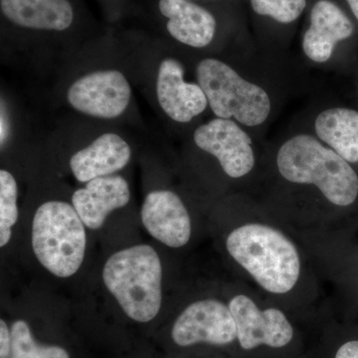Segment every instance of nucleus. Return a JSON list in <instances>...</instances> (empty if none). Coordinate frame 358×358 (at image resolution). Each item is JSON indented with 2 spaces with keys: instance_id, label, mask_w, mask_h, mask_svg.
Instances as JSON below:
<instances>
[{
  "instance_id": "aec40b11",
  "label": "nucleus",
  "mask_w": 358,
  "mask_h": 358,
  "mask_svg": "<svg viewBox=\"0 0 358 358\" xmlns=\"http://www.w3.org/2000/svg\"><path fill=\"white\" fill-rule=\"evenodd\" d=\"M306 6L307 0H251L252 8L257 14L270 16L284 24L298 20Z\"/></svg>"
},
{
  "instance_id": "6ab92c4d",
  "label": "nucleus",
  "mask_w": 358,
  "mask_h": 358,
  "mask_svg": "<svg viewBox=\"0 0 358 358\" xmlns=\"http://www.w3.org/2000/svg\"><path fill=\"white\" fill-rule=\"evenodd\" d=\"M18 185L13 174L0 171V247L10 241L11 230L20 216L17 205Z\"/></svg>"
},
{
  "instance_id": "20e7f679",
  "label": "nucleus",
  "mask_w": 358,
  "mask_h": 358,
  "mask_svg": "<svg viewBox=\"0 0 358 358\" xmlns=\"http://www.w3.org/2000/svg\"><path fill=\"white\" fill-rule=\"evenodd\" d=\"M85 227L72 204L51 200L40 205L32 222V248L37 260L56 277L76 274L86 252Z\"/></svg>"
},
{
  "instance_id": "2eb2a0df",
  "label": "nucleus",
  "mask_w": 358,
  "mask_h": 358,
  "mask_svg": "<svg viewBox=\"0 0 358 358\" xmlns=\"http://www.w3.org/2000/svg\"><path fill=\"white\" fill-rule=\"evenodd\" d=\"M0 10L11 24L34 31H66L75 21L70 0H0Z\"/></svg>"
},
{
  "instance_id": "a211bd4d",
  "label": "nucleus",
  "mask_w": 358,
  "mask_h": 358,
  "mask_svg": "<svg viewBox=\"0 0 358 358\" xmlns=\"http://www.w3.org/2000/svg\"><path fill=\"white\" fill-rule=\"evenodd\" d=\"M10 329V358H71L67 350L61 346L39 345L25 320H16Z\"/></svg>"
},
{
  "instance_id": "f257e3e1",
  "label": "nucleus",
  "mask_w": 358,
  "mask_h": 358,
  "mask_svg": "<svg viewBox=\"0 0 358 358\" xmlns=\"http://www.w3.org/2000/svg\"><path fill=\"white\" fill-rule=\"evenodd\" d=\"M230 256L268 293H289L301 275V259L281 231L263 224H245L228 235Z\"/></svg>"
},
{
  "instance_id": "9b49d317",
  "label": "nucleus",
  "mask_w": 358,
  "mask_h": 358,
  "mask_svg": "<svg viewBox=\"0 0 358 358\" xmlns=\"http://www.w3.org/2000/svg\"><path fill=\"white\" fill-rule=\"evenodd\" d=\"M143 227L150 236L171 248H180L192 237V220L185 203L171 190L148 193L141 209Z\"/></svg>"
},
{
  "instance_id": "7ed1b4c3",
  "label": "nucleus",
  "mask_w": 358,
  "mask_h": 358,
  "mask_svg": "<svg viewBox=\"0 0 358 358\" xmlns=\"http://www.w3.org/2000/svg\"><path fill=\"white\" fill-rule=\"evenodd\" d=\"M103 281L129 319L148 322L159 315L162 266L150 245H136L110 256L103 266Z\"/></svg>"
},
{
  "instance_id": "dca6fc26",
  "label": "nucleus",
  "mask_w": 358,
  "mask_h": 358,
  "mask_svg": "<svg viewBox=\"0 0 358 358\" xmlns=\"http://www.w3.org/2000/svg\"><path fill=\"white\" fill-rule=\"evenodd\" d=\"M159 13L173 39L193 48H204L213 41L215 17L204 7L189 0H159Z\"/></svg>"
},
{
  "instance_id": "1a4fd4ad",
  "label": "nucleus",
  "mask_w": 358,
  "mask_h": 358,
  "mask_svg": "<svg viewBox=\"0 0 358 358\" xmlns=\"http://www.w3.org/2000/svg\"><path fill=\"white\" fill-rule=\"evenodd\" d=\"M195 145L217 159L224 173L232 178L248 174L255 166L251 138L231 119L211 120L195 129Z\"/></svg>"
},
{
  "instance_id": "6e6552de",
  "label": "nucleus",
  "mask_w": 358,
  "mask_h": 358,
  "mask_svg": "<svg viewBox=\"0 0 358 358\" xmlns=\"http://www.w3.org/2000/svg\"><path fill=\"white\" fill-rule=\"evenodd\" d=\"M171 338L180 348L233 345L237 329L229 306L213 299L194 301L174 322Z\"/></svg>"
},
{
  "instance_id": "f3484780",
  "label": "nucleus",
  "mask_w": 358,
  "mask_h": 358,
  "mask_svg": "<svg viewBox=\"0 0 358 358\" xmlns=\"http://www.w3.org/2000/svg\"><path fill=\"white\" fill-rule=\"evenodd\" d=\"M317 136L348 162H358V112L334 108L324 110L315 122Z\"/></svg>"
},
{
  "instance_id": "4be33fe9",
  "label": "nucleus",
  "mask_w": 358,
  "mask_h": 358,
  "mask_svg": "<svg viewBox=\"0 0 358 358\" xmlns=\"http://www.w3.org/2000/svg\"><path fill=\"white\" fill-rule=\"evenodd\" d=\"M334 358H358V339L345 341L339 345Z\"/></svg>"
},
{
  "instance_id": "f03ea898",
  "label": "nucleus",
  "mask_w": 358,
  "mask_h": 358,
  "mask_svg": "<svg viewBox=\"0 0 358 358\" xmlns=\"http://www.w3.org/2000/svg\"><path fill=\"white\" fill-rule=\"evenodd\" d=\"M277 166L282 178L317 186L338 206H348L357 199L358 176L350 162L308 134L294 136L282 145Z\"/></svg>"
},
{
  "instance_id": "9d476101",
  "label": "nucleus",
  "mask_w": 358,
  "mask_h": 358,
  "mask_svg": "<svg viewBox=\"0 0 358 358\" xmlns=\"http://www.w3.org/2000/svg\"><path fill=\"white\" fill-rule=\"evenodd\" d=\"M155 96L162 112L179 124L192 122L208 106L199 84L185 82L182 65L171 57L162 60L157 68Z\"/></svg>"
},
{
  "instance_id": "f8f14e48",
  "label": "nucleus",
  "mask_w": 358,
  "mask_h": 358,
  "mask_svg": "<svg viewBox=\"0 0 358 358\" xmlns=\"http://www.w3.org/2000/svg\"><path fill=\"white\" fill-rule=\"evenodd\" d=\"M129 200L131 188L128 181L115 174L93 179L72 195L75 210L91 230L100 229L110 212L126 206Z\"/></svg>"
},
{
  "instance_id": "5701e85b",
  "label": "nucleus",
  "mask_w": 358,
  "mask_h": 358,
  "mask_svg": "<svg viewBox=\"0 0 358 358\" xmlns=\"http://www.w3.org/2000/svg\"><path fill=\"white\" fill-rule=\"evenodd\" d=\"M346 2H348L350 10H352L353 15H355V17L358 21V0H346Z\"/></svg>"
},
{
  "instance_id": "ddd939ff",
  "label": "nucleus",
  "mask_w": 358,
  "mask_h": 358,
  "mask_svg": "<svg viewBox=\"0 0 358 358\" xmlns=\"http://www.w3.org/2000/svg\"><path fill=\"white\" fill-rule=\"evenodd\" d=\"M133 150L128 141L115 133H103L71 157L69 166L77 181L113 176L131 162Z\"/></svg>"
},
{
  "instance_id": "0eeeda50",
  "label": "nucleus",
  "mask_w": 358,
  "mask_h": 358,
  "mask_svg": "<svg viewBox=\"0 0 358 358\" xmlns=\"http://www.w3.org/2000/svg\"><path fill=\"white\" fill-rule=\"evenodd\" d=\"M228 306L236 324L238 345L244 352L284 350L293 343V324L279 308L261 310L245 294L235 296Z\"/></svg>"
},
{
  "instance_id": "412c9836",
  "label": "nucleus",
  "mask_w": 358,
  "mask_h": 358,
  "mask_svg": "<svg viewBox=\"0 0 358 358\" xmlns=\"http://www.w3.org/2000/svg\"><path fill=\"white\" fill-rule=\"evenodd\" d=\"M11 329L4 320H0V358H10L11 353Z\"/></svg>"
},
{
  "instance_id": "4468645a",
  "label": "nucleus",
  "mask_w": 358,
  "mask_h": 358,
  "mask_svg": "<svg viewBox=\"0 0 358 358\" xmlns=\"http://www.w3.org/2000/svg\"><path fill=\"white\" fill-rule=\"evenodd\" d=\"M355 26L331 0H320L310 11V25L305 33L303 49L315 63H326L338 42L352 37Z\"/></svg>"
},
{
  "instance_id": "423d86ee",
  "label": "nucleus",
  "mask_w": 358,
  "mask_h": 358,
  "mask_svg": "<svg viewBox=\"0 0 358 358\" xmlns=\"http://www.w3.org/2000/svg\"><path fill=\"white\" fill-rule=\"evenodd\" d=\"M133 90L124 73L98 69L75 79L66 92V100L80 114L100 120L121 117L131 105Z\"/></svg>"
},
{
  "instance_id": "39448f33",
  "label": "nucleus",
  "mask_w": 358,
  "mask_h": 358,
  "mask_svg": "<svg viewBox=\"0 0 358 358\" xmlns=\"http://www.w3.org/2000/svg\"><path fill=\"white\" fill-rule=\"evenodd\" d=\"M196 79L216 117H233L248 127L259 126L268 119L271 101L267 92L240 77L222 61L214 58L200 61Z\"/></svg>"
}]
</instances>
